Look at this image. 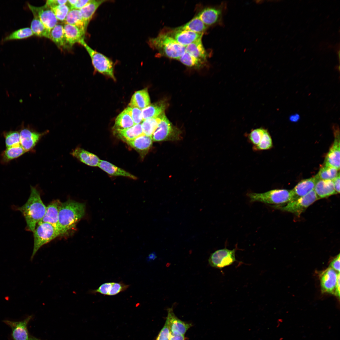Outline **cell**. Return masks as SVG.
<instances>
[{
	"mask_svg": "<svg viewBox=\"0 0 340 340\" xmlns=\"http://www.w3.org/2000/svg\"><path fill=\"white\" fill-rule=\"evenodd\" d=\"M86 204L73 200L62 202L60 207L57 229L60 235L74 228L85 216Z\"/></svg>",
	"mask_w": 340,
	"mask_h": 340,
	"instance_id": "1",
	"label": "cell"
},
{
	"mask_svg": "<svg viewBox=\"0 0 340 340\" xmlns=\"http://www.w3.org/2000/svg\"><path fill=\"white\" fill-rule=\"evenodd\" d=\"M24 216L27 231L33 232L37 224L44 216L46 207L41 198L40 193L35 187L31 186L30 194L27 200L21 207H14Z\"/></svg>",
	"mask_w": 340,
	"mask_h": 340,
	"instance_id": "2",
	"label": "cell"
},
{
	"mask_svg": "<svg viewBox=\"0 0 340 340\" xmlns=\"http://www.w3.org/2000/svg\"><path fill=\"white\" fill-rule=\"evenodd\" d=\"M148 43L161 55L178 60L185 51V47L178 43L166 33H160L156 37L150 38Z\"/></svg>",
	"mask_w": 340,
	"mask_h": 340,
	"instance_id": "3",
	"label": "cell"
},
{
	"mask_svg": "<svg viewBox=\"0 0 340 340\" xmlns=\"http://www.w3.org/2000/svg\"><path fill=\"white\" fill-rule=\"evenodd\" d=\"M247 196L251 202H260L267 204L282 205L294 200L291 190L274 189L262 193L251 192Z\"/></svg>",
	"mask_w": 340,
	"mask_h": 340,
	"instance_id": "4",
	"label": "cell"
},
{
	"mask_svg": "<svg viewBox=\"0 0 340 340\" xmlns=\"http://www.w3.org/2000/svg\"><path fill=\"white\" fill-rule=\"evenodd\" d=\"M34 246L30 260H32L38 250L44 245L60 236L57 229L52 224L47 223L37 224L33 232Z\"/></svg>",
	"mask_w": 340,
	"mask_h": 340,
	"instance_id": "5",
	"label": "cell"
},
{
	"mask_svg": "<svg viewBox=\"0 0 340 340\" xmlns=\"http://www.w3.org/2000/svg\"><path fill=\"white\" fill-rule=\"evenodd\" d=\"M80 44L88 52L95 70L114 79V65L112 60L103 54L93 49L86 43L84 40H82Z\"/></svg>",
	"mask_w": 340,
	"mask_h": 340,
	"instance_id": "6",
	"label": "cell"
},
{
	"mask_svg": "<svg viewBox=\"0 0 340 340\" xmlns=\"http://www.w3.org/2000/svg\"><path fill=\"white\" fill-rule=\"evenodd\" d=\"M180 134L179 130L173 126L164 112L151 138L153 141L155 142L175 141L180 139Z\"/></svg>",
	"mask_w": 340,
	"mask_h": 340,
	"instance_id": "7",
	"label": "cell"
},
{
	"mask_svg": "<svg viewBox=\"0 0 340 340\" xmlns=\"http://www.w3.org/2000/svg\"><path fill=\"white\" fill-rule=\"evenodd\" d=\"M319 199L314 191L307 195L286 203L284 205H275L280 210L299 216L310 205Z\"/></svg>",
	"mask_w": 340,
	"mask_h": 340,
	"instance_id": "8",
	"label": "cell"
},
{
	"mask_svg": "<svg viewBox=\"0 0 340 340\" xmlns=\"http://www.w3.org/2000/svg\"><path fill=\"white\" fill-rule=\"evenodd\" d=\"M236 249L226 248L219 249L212 253L208 259V263L212 267L220 269L233 264L237 260Z\"/></svg>",
	"mask_w": 340,
	"mask_h": 340,
	"instance_id": "9",
	"label": "cell"
},
{
	"mask_svg": "<svg viewBox=\"0 0 340 340\" xmlns=\"http://www.w3.org/2000/svg\"><path fill=\"white\" fill-rule=\"evenodd\" d=\"M28 8L33 16L39 19L44 25L51 30L57 24L58 20L52 9L46 4L42 6L36 7L28 3Z\"/></svg>",
	"mask_w": 340,
	"mask_h": 340,
	"instance_id": "10",
	"label": "cell"
},
{
	"mask_svg": "<svg viewBox=\"0 0 340 340\" xmlns=\"http://www.w3.org/2000/svg\"><path fill=\"white\" fill-rule=\"evenodd\" d=\"M340 273L329 267L319 274L322 292L335 295L337 278Z\"/></svg>",
	"mask_w": 340,
	"mask_h": 340,
	"instance_id": "11",
	"label": "cell"
},
{
	"mask_svg": "<svg viewBox=\"0 0 340 340\" xmlns=\"http://www.w3.org/2000/svg\"><path fill=\"white\" fill-rule=\"evenodd\" d=\"M334 134V142L328 152L325 161L324 165L333 167L339 170L340 169V134L337 126L333 128Z\"/></svg>",
	"mask_w": 340,
	"mask_h": 340,
	"instance_id": "12",
	"label": "cell"
},
{
	"mask_svg": "<svg viewBox=\"0 0 340 340\" xmlns=\"http://www.w3.org/2000/svg\"><path fill=\"white\" fill-rule=\"evenodd\" d=\"M20 133V144L26 152L32 150L47 133H39L28 128H23Z\"/></svg>",
	"mask_w": 340,
	"mask_h": 340,
	"instance_id": "13",
	"label": "cell"
},
{
	"mask_svg": "<svg viewBox=\"0 0 340 340\" xmlns=\"http://www.w3.org/2000/svg\"><path fill=\"white\" fill-rule=\"evenodd\" d=\"M32 316H29L20 321L5 320L3 322L11 328L12 336L14 340H29L27 326Z\"/></svg>",
	"mask_w": 340,
	"mask_h": 340,
	"instance_id": "14",
	"label": "cell"
},
{
	"mask_svg": "<svg viewBox=\"0 0 340 340\" xmlns=\"http://www.w3.org/2000/svg\"><path fill=\"white\" fill-rule=\"evenodd\" d=\"M167 322L170 332L174 334L184 335L187 330L191 326L190 323H187L179 319L174 314L173 308L167 309Z\"/></svg>",
	"mask_w": 340,
	"mask_h": 340,
	"instance_id": "15",
	"label": "cell"
},
{
	"mask_svg": "<svg viewBox=\"0 0 340 340\" xmlns=\"http://www.w3.org/2000/svg\"><path fill=\"white\" fill-rule=\"evenodd\" d=\"M166 33L178 43L185 47L198 39L202 38L203 34L188 30L178 29L177 28Z\"/></svg>",
	"mask_w": 340,
	"mask_h": 340,
	"instance_id": "16",
	"label": "cell"
},
{
	"mask_svg": "<svg viewBox=\"0 0 340 340\" xmlns=\"http://www.w3.org/2000/svg\"><path fill=\"white\" fill-rule=\"evenodd\" d=\"M64 34L68 48H71L76 43H80L84 40L85 32L75 26L65 24L63 25Z\"/></svg>",
	"mask_w": 340,
	"mask_h": 340,
	"instance_id": "17",
	"label": "cell"
},
{
	"mask_svg": "<svg viewBox=\"0 0 340 340\" xmlns=\"http://www.w3.org/2000/svg\"><path fill=\"white\" fill-rule=\"evenodd\" d=\"M222 7H207L202 10L197 16L207 26L214 25L219 22L222 17Z\"/></svg>",
	"mask_w": 340,
	"mask_h": 340,
	"instance_id": "18",
	"label": "cell"
},
{
	"mask_svg": "<svg viewBox=\"0 0 340 340\" xmlns=\"http://www.w3.org/2000/svg\"><path fill=\"white\" fill-rule=\"evenodd\" d=\"M61 203L59 199L55 200L51 202L46 207L44 216L37 224L47 223L52 224L57 229L59 209Z\"/></svg>",
	"mask_w": 340,
	"mask_h": 340,
	"instance_id": "19",
	"label": "cell"
},
{
	"mask_svg": "<svg viewBox=\"0 0 340 340\" xmlns=\"http://www.w3.org/2000/svg\"><path fill=\"white\" fill-rule=\"evenodd\" d=\"M71 154L81 162L90 166H98L100 161L95 155L80 147L73 150Z\"/></svg>",
	"mask_w": 340,
	"mask_h": 340,
	"instance_id": "20",
	"label": "cell"
},
{
	"mask_svg": "<svg viewBox=\"0 0 340 340\" xmlns=\"http://www.w3.org/2000/svg\"><path fill=\"white\" fill-rule=\"evenodd\" d=\"M318 179L316 176L303 180L299 182L292 190L294 200L307 195L314 190L316 183Z\"/></svg>",
	"mask_w": 340,
	"mask_h": 340,
	"instance_id": "21",
	"label": "cell"
},
{
	"mask_svg": "<svg viewBox=\"0 0 340 340\" xmlns=\"http://www.w3.org/2000/svg\"><path fill=\"white\" fill-rule=\"evenodd\" d=\"M126 143L142 156H144L151 148L153 140L151 137L143 134Z\"/></svg>",
	"mask_w": 340,
	"mask_h": 340,
	"instance_id": "22",
	"label": "cell"
},
{
	"mask_svg": "<svg viewBox=\"0 0 340 340\" xmlns=\"http://www.w3.org/2000/svg\"><path fill=\"white\" fill-rule=\"evenodd\" d=\"M319 199L337 194L332 180L318 179L314 189Z\"/></svg>",
	"mask_w": 340,
	"mask_h": 340,
	"instance_id": "23",
	"label": "cell"
},
{
	"mask_svg": "<svg viewBox=\"0 0 340 340\" xmlns=\"http://www.w3.org/2000/svg\"><path fill=\"white\" fill-rule=\"evenodd\" d=\"M113 133L117 137L126 142L144 134L141 124L124 129L114 130Z\"/></svg>",
	"mask_w": 340,
	"mask_h": 340,
	"instance_id": "24",
	"label": "cell"
},
{
	"mask_svg": "<svg viewBox=\"0 0 340 340\" xmlns=\"http://www.w3.org/2000/svg\"><path fill=\"white\" fill-rule=\"evenodd\" d=\"M150 96L147 88L136 92L132 96L129 105L131 107L142 110L150 105Z\"/></svg>",
	"mask_w": 340,
	"mask_h": 340,
	"instance_id": "25",
	"label": "cell"
},
{
	"mask_svg": "<svg viewBox=\"0 0 340 340\" xmlns=\"http://www.w3.org/2000/svg\"><path fill=\"white\" fill-rule=\"evenodd\" d=\"M201 38L198 39L185 47V51L194 57L205 62L207 57L202 44Z\"/></svg>",
	"mask_w": 340,
	"mask_h": 340,
	"instance_id": "26",
	"label": "cell"
},
{
	"mask_svg": "<svg viewBox=\"0 0 340 340\" xmlns=\"http://www.w3.org/2000/svg\"><path fill=\"white\" fill-rule=\"evenodd\" d=\"M105 0H90L86 5L79 9L87 29L88 25L95 11Z\"/></svg>",
	"mask_w": 340,
	"mask_h": 340,
	"instance_id": "27",
	"label": "cell"
},
{
	"mask_svg": "<svg viewBox=\"0 0 340 340\" xmlns=\"http://www.w3.org/2000/svg\"><path fill=\"white\" fill-rule=\"evenodd\" d=\"M98 167L112 176H122L133 179L137 178L130 173L106 161L100 160Z\"/></svg>",
	"mask_w": 340,
	"mask_h": 340,
	"instance_id": "28",
	"label": "cell"
},
{
	"mask_svg": "<svg viewBox=\"0 0 340 340\" xmlns=\"http://www.w3.org/2000/svg\"><path fill=\"white\" fill-rule=\"evenodd\" d=\"M49 39L58 47L62 49L68 48L62 25L57 24L51 30Z\"/></svg>",
	"mask_w": 340,
	"mask_h": 340,
	"instance_id": "29",
	"label": "cell"
},
{
	"mask_svg": "<svg viewBox=\"0 0 340 340\" xmlns=\"http://www.w3.org/2000/svg\"><path fill=\"white\" fill-rule=\"evenodd\" d=\"M166 107V103L163 101L150 104L141 110L143 121L148 118L159 116L164 113Z\"/></svg>",
	"mask_w": 340,
	"mask_h": 340,
	"instance_id": "30",
	"label": "cell"
},
{
	"mask_svg": "<svg viewBox=\"0 0 340 340\" xmlns=\"http://www.w3.org/2000/svg\"><path fill=\"white\" fill-rule=\"evenodd\" d=\"M26 152L21 145L7 148L1 155V161L3 164L8 163L24 154Z\"/></svg>",
	"mask_w": 340,
	"mask_h": 340,
	"instance_id": "31",
	"label": "cell"
},
{
	"mask_svg": "<svg viewBox=\"0 0 340 340\" xmlns=\"http://www.w3.org/2000/svg\"><path fill=\"white\" fill-rule=\"evenodd\" d=\"M65 24L77 27L86 32L87 28L79 9H72L69 11L65 20Z\"/></svg>",
	"mask_w": 340,
	"mask_h": 340,
	"instance_id": "32",
	"label": "cell"
},
{
	"mask_svg": "<svg viewBox=\"0 0 340 340\" xmlns=\"http://www.w3.org/2000/svg\"><path fill=\"white\" fill-rule=\"evenodd\" d=\"M135 125L131 117L124 110L116 117L113 130H122L130 128Z\"/></svg>",
	"mask_w": 340,
	"mask_h": 340,
	"instance_id": "33",
	"label": "cell"
},
{
	"mask_svg": "<svg viewBox=\"0 0 340 340\" xmlns=\"http://www.w3.org/2000/svg\"><path fill=\"white\" fill-rule=\"evenodd\" d=\"M207 26L197 15L184 25L177 28L180 30H186L199 33H203Z\"/></svg>",
	"mask_w": 340,
	"mask_h": 340,
	"instance_id": "34",
	"label": "cell"
},
{
	"mask_svg": "<svg viewBox=\"0 0 340 340\" xmlns=\"http://www.w3.org/2000/svg\"><path fill=\"white\" fill-rule=\"evenodd\" d=\"M31 29L34 35L49 39L51 30L47 28L37 17L33 16L31 22Z\"/></svg>",
	"mask_w": 340,
	"mask_h": 340,
	"instance_id": "35",
	"label": "cell"
},
{
	"mask_svg": "<svg viewBox=\"0 0 340 340\" xmlns=\"http://www.w3.org/2000/svg\"><path fill=\"white\" fill-rule=\"evenodd\" d=\"M162 114L157 117L148 118L143 121L141 124L144 134L151 137L161 121Z\"/></svg>",
	"mask_w": 340,
	"mask_h": 340,
	"instance_id": "36",
	"label": "cell"
},
{
	"mask_svg": "<svg viewBox=\"0 0 340 340\" xmlns=\"http://www.w3.org/2000/svg\"><path fill=\"white\" fill-rule=\"evenodd\" d=\"M34 35L31 28L25 27L15 30L5 37L2 40V42L21 40L29 37Z\"/></svg>",
	"mask_w": 340,
	"mask_h": 340,
	"instance_id": "37",
	"label": "cell"
},
{
	"mask_svg": "<svg viewBox=\"0 0 340 340\" xmlns=\"http://www.w3.org/2000/svg\"><path fill=\"white\" fill-rule=\"evenodd\" d=\"M338 171L335 168L324 165L315 176L318 179L332 180L337 175Z\"/></svg>",
	"mask_w": 340,
	"mask_h": 340,
	"instance_id": "38",
	"label": "cell"
},
{
	"mask_svg": "<svg viewBox=\"0 0 340 340\" xmlns=\"http://www.w3.org/2000/svg\"><path fill=\"white\" fill-rule=\"evenodd\" d=\"M3 134L7 148L20 145V133L19 132L9 131L4 132Z\"/></svg>",
	"mask_w": 340,
	"mask_h": 340,
	"instance_id": "39",
	"label": "cell"
},
{
	"mask_svg": "<svg viewBox=\"0 0 340 340\" xmlns=\"http://www.w3.org/2000/svg\"><path fill=\"white\" fill-rule=\"evenodd\" d=\"M272 146L271 137L268 130L265 129L259 143L256 146L253 147L252 149L255 151H260L269 149Z\"/></svg>",
	"mask_w": 340,
	"mask_h": 340,
	"instance_id": "40",
	"label": "cell"
},
{
	"mask_svg": "<svg viewBox=\"0 0 340 340\" xmlns=\"http://www.w3.org/2000/svg\"><path fill=\"white\" fill-rule=\"evenodd\" d=\"M178 60L185 65L190 67H199L205 63L185 51Z\"/></svg>",
	"mask_w": 340,
	"mask_h": 340,
	"instance_id": "41",
	"label": "cell"
},
{
	"mask_svg": "<svg viewBox=\"0 0 340 340\" xmlns=\"http://www.w3.org/2000/svg\"><path fill=\"white\" fill-rule=\"evenodd\" d=\"M265 129L261 128L252 129L247 135L249 142L254 147L260 141Z\"/></svg>",
	"mask_w": 340,
	"mask_h": 340,
	"instance_id": "42",
	"label": "cell"
},
{
	"mask_svg": "<svg viewBox=\"0 0 340 340\" xmlns=\"http://www.w3.org/2000/svg\"><path fill=\"white\" fill-rule=\"evenodd\" d=\"M57 20L65 21L71 9L66 4H62L51 8Z\"/></svg>",
	"mask_w": 340,
	"mask_h": 340,
	"instance_id": "43",
	"label": "cell"
},
{
	"mask_svg": "<svg viewBox=\"0 0 340 340\" xmlns=\"http://www.w3.org/2000/svg\"><path fill=\"white\" fill-rule=\"evenodd\" d=\"M125 110L131 117L135 125L140 124L143 121L141 110L137 108L130 106L128 107Z\"/></svg>",
	"mask_w": 340,
	"mask_h": 340,
	"instance_id": "44",
	"label": "cell"
},
{
	"mask_svg": "<svg viewBox=\"0 0 340 340\" xmlns=\"http://www.w3.org/2000/svg\"><path fill=\"white\" fill-rule=\"evenodd\" d=\"M129 286L122 282H113L112 286L109 293V296H114L119 293L125 291Z\"/></svg>",
	"mask_w": 340,
	"mask_h": 340,
	"instance_id": "45",
	"label": "cell"
},
{
	"mask_svg": "<svg viewBox=\"0 0 340 340\" xmlns=\"http://www.w3.org/2000/svg\"><path fill=\"white\" fill-rule=\"evenodd\" d=\"M112 283L113 282L105 283L101 285L98 289L92 290L90 292L93 294L99 293L105 295H108Z\"/></svg>",
	"mask_w": 340,
	"mask_h": 340,
	"instance_id": "46",
	"label": "cell"
},
{
	"mask_svg": "<svg viewBox=\"0 0 340 340\" xmlns=\"http://www.w3.org/2000/svg\"><path fill=\"white\" fill-rule=\"evenodd\" d=\"M170 331L167 322L160 331L156 340H169Z\"/></svg>",
	"mask_w": 340,
	"mask_h": 340,
	"instance_id": "47",
	"label": "cell"
},
{
	"mask_svg": "<svg viewBox=\"0 0 340 340\" xmlns=\"http://www.w3.org/2000/svg\"><path fill=\"white\" fill-rule=\"evenodd\" d=\"M340 254H339L330 264V267L338 273H340Z\"/></svg>",
	"mask_w": 340,
	"mask_h": 340,
	"instance_id": "48",
	"label": "cell"
},
{
	"mask_svg": "<svg viewBox=\"0 0 340 340\" xmlns=\"http://www.w3.org/2000/svg\"><path fill=\"white\" fill-rule=\"evenodd\" d=\"M67 1V0H48L46 4L51 8L59 5L66 4Z\"/></svg>",
	"mask_w": 340,
	"mask_h": 340,
	"instance_id": "49",
	"label": "cell"
},
{
	"mask_svg": "<svg viewBox=\"0 0 340 340\" xmlns=\"http://www.w3.org/2000/svg\"><path fill=\"white\" fill-rule=\"evenodd\" d=\"M90 1V0H77L72 9H80L86 5Z\"/></svg>",
	"mask_w": 340,
	"mask_h": 340,
	"instance_id": "50",
	"label": "cell"
},
{
	"mask_svg": "<svg viewBox=\"0 0 340 340\" xmlns=\"http://www.w3.org/2000/svg\"><path fill=\"white\" fill-rule=\"evenodd\" d=\"M340 179L339 172L337 176L332 180L335 189L337 194L340 193Z\"/></svg>",
	"mask_w": 340,
	"mask_h": 340,
	"instance_id": "51",
	"label": "cell"
},
{
	"mask_svg": "<svg viewBox=\"0 0 340 340\" xmlns=\"http://www.w3.org/2000/svg\"><path fill=\"white\" fill-rule=\"evenodd\" d=\"M184 335L174 334L170 332L169 340H184Z\"/></svg>",
	"mask_w": 340,
	"mask_h": 340,
	"instance_id": "52",
	"label": "cell"
},
{
	"mask_svg": "<svg viewBox=\"0 0 340 340\" xmlns=\"http://www.w3.org/2000/svg\"><path fill=\"white\" fill-rule=\"evenodd\" d=\"M300 118V116L297 113L291 115L289 118L290 121L292 122H297L299 120Z\"/></svg>",
	"mask_w": 340,
	"mask_h": 340,
	"instance_id": "53",
	"label": "cell"
},
{
	"mask_svg": "<svg viewBox=\"0 0 340 340\" xmlns=\"http://www.w3.org/2000/svg\"><path fill=\"white\" fill-rule=\"evenodd\" d=\"M340 275L338 276L337 281L335 296L338 298L340 297Z\"/></svg>",
	"mask_w": 340,
	"mask_h": 340,
	"instance_id": "54",
	"label": "cell"
},
{
	"mask_svg": "<svg viewBox=\"0 0 340 340\" xmlns=\"http://www.w3.org/2000/svg\"><path fill=\"white\" fill-rule=\"evenodd\" d=\"M77 0H67V4L70 8L71 9H72L76 4Z\"/></svg>",
	"mask_w": 340,
	"mask_h": 340,
	"instance_id": "55",
	"label": "cell"
},
{
	"mask_svg": "<svg viewBox=\"0 0 340 340\" xmlns=\"http://www.w3.org/2000/svg\"><path fill=\"white\" fill-rule=\"evenodd\" d=\"M156 253L154 252H153L149 255L147 257V259L148 261L154 260L156 258Z\"/></svg>",
	"mask_w": 340,
	"mask_h": 340,
	"instance_id": "56",
	"label": "cell"
},
{
	"mask_svg": "<svg viewBox=\"0 0 340 340\" xmlns=\"http://www.w3.org/2000/svg\"><path fill=\"white\" fill-rule=\"evenodd\" d=\"M29 340H41L38 338L33 337H30Z\"/></svg>",
	"mask_w": 340,
	"mask_h": 340,
	"instance_id": "57",
	"label": "cell"
}]
</instances>
